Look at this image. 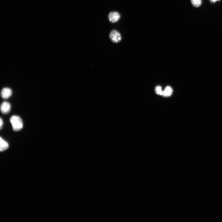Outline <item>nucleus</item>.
<instances>
[{"instance_id": "obj_4", "label": "nucleus", "mask_w": 222, "mask_h": 222, "mask_svg": "<svg viewBox=\"0 0 222 222\" xmlns=\"http://www.w3.org/2000/svg\"><path fill=\"white\" fill-rule=\"evenodd\" d=\"M11 108L10 103L7 102H4L1 105V112L4 115L8 114L10 112Z\"/></svg>"}, {"instance_id": "obj_10", "label": "nucleus", "mask_w": 222, "mask_h": 222, "mask_svg": "<svg viewBox=\"0 0 222 222\" xmlns=\"http://www.w3.org/2000/svg\"><path fill=\"white\" fill-rule=\"evenodd\" d=\"M4 122L3 121L1 118L0 119V128L1 129L3 126Z\"/></svg>"}, {"instance_id": "obj_11", "label": "nucleus", "mask_w": 222, "mask_h": 222, "mask_svg": "<svg viewBox=\"0 0 222 222\" xmlns=\"http://www.w3.org/2000/svg\"><path fill=\"white\" fill-rule=\"evenodd\" d=\"M212 2H215L216 1H219V0H211Z\"/></svg>"}, {"instance_id": "obj_8", "label": "nucleus", "mask_w": 222, "mask_h": 222, "mask_svg": "<svg viewBox=\"0 0 222 222\" xmlns=\"http://www.w3.org/2000/svg\"><path fill=\"white\" fill-rule=\"evenodd\" d=\"M191 3L195 7H199L202 4L201 0H191Z\"/></svg>"}, {"instance_id": "obj_1", "label": "nucleus", "mask_w": 222, "mask_h": 222, "mask_svg": "<svg viewBox=\"0 0 222 222\" xmlns=\"http://www.w3.org/2000/svg\"><path fill=\"white\" fill-rule=\"evenodd\" d=\"M10 121L12 125V129L14 131H19L23 128V122L19 116H12L10 118Z\"/></svg>"}, {"instance_id": "obj_9", "label": "nucleus", "mask_w": 222, "mask_h": 222, "mask_svg": "<svg viewBox=\"0 0 222 222\" xmlns=\"http://www.w3.org/2000/svg\"><path fill=\"white\" fill-rule=\"evenodd\" d=\"M156 93L159 95L163 96V91L162 90L161 86H157L155 88Z\"/></svg>"}, {"instance_id": "obj_6", "label": "nucleus", "mask_w": 222, "mask_h": 222, "mask_svg": "<svg viewBox=\"0 0 222 222\" xmlns=\"http://www.w3.org/2000/svg\"><path fill=\"white\" fill-rule=\"evenodd\" d=\"M9 145L7 141L4 140L1 137L0 139V151H4L8 149Z\"/></svg>"}, {"instance_id": "obj_2", "label": "nucleus", "mask_w": 222, "mask_h": 222, "mask_svg": "<svg viewBox=\"0 0 222 222\" xmlns=\"http://www.w3.org/2000/svg\"><path fill=\"white\" fill-rule=\"evenodd\" d=\"M109 38L111 41L115 43H117L121 41L122 36L120 33L116 30H113L110 33Z\"/></svg>"}, {"instance_id": "obj_7", "label": "nucleus", "mask_w": 222, "mask_h": 222, "mask_svg": "<svg viewBox=\"0 0 222 222\" xmlns=\"http://www.w3.org/2000/svg\"><path fill=\"white\" fill-rule=\"evenodd\" d=\"M173 93V90L170 86H167L163 91V96L168 97L171 96Z\"/></svg>"}, {"instance_id": "obj_3", "label": "nucleus", "mask_w": 222, "mask_h": 222, "mask_svg": "<svg viewBox=\"0 0 222 222\" xmlns=\"http://www.w3.org/2000/svg\"><path fill=\"white\" fill-rule=\"evenodd\" d=\"M121 17L119 12L116 11L110 12L108 16L109 21L113 23L118 22L120 19Z\"/></svg>"}, {"instance_id": "obj_5", "label": "nucleus", "mask_w": 222, "mask_h": 222, "mask_svg": "<svg viewBox=\"0 0 222 222\" xmlns=\"http://www.w3.org/2000/svg\"><path fill=\"white\" fill-rule=\"evenodd\" d=\"M12 90L9 88H4L3 89L1 92V96L4 99H7L11 97L12 95Z\"/></svg>"}]
</instances>
